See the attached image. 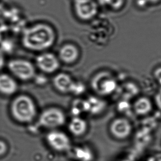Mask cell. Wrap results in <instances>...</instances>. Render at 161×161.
<instances>
[{
  "label": "cell",
  "mask_w": 161,
  "mask_h": 161,
  "mask_svg": "<svg viewBox=\"0 0 161 161\" xmlns=\"http://www.w3.org/2000/svg\"><path fill=\"white\" fill-rule=\"evenodd\" d=\"M55 33L54 29L46 24H37L25 29L23 34L22 44L31 51H43L54 44Z\"/></svg>",
  "instance_id": "6da1fadb"
},
{
  "label": "cell",
  "mask_w": 161,
  "mask_h": 161,
  "mask_svg": "<svg viewBox=\"0 0 161 161\" xmlns=\"http://www.w3.org/2000/svg\"><path fill=\"white\" fill-rule=\"evenodd\" d=\"M12 116L22 123L31 122L36 115V105L29 97L21 95L16 97L11 107Z\"/></svg>",
  "instance_id": "7a4b0ae2"
},
{
  "label": "cell",
  "mask_w": 161,
  "mask_h": 161,
  "mask_svg": "<svg viewBox=\"0 0 161 161\" xmlns=\"http://www.w3.org/2000/svg\"><path fill=\"white\" fill-rule=\"evenodd\" d=\"M91 85L94 91L101 95L111 94L117 88V83L114 77L105 72H100L94 76Z\"/></svg>",
  "instance_id": "3957f363"
},
{
  "label": "cell",
  "mask_w": 161,
  "mask_h": 161,
  "mask_svg": "<svg viewBox=\"0 0 161 161\" xmlns=\"http://www.w3.org/2000/svg\"><path fill=\"white\" fill-rule=\"evenodd\" d=\"M8 67L12 74L22 80H29L36 75L33 65L29 61L23 59L12 60L8 64Z\"/></svg>",
  "instance_id": "277c9868"
},
{
  "label": "cell",
  "mask_w": 161,
  "mask_h": 161,
  "mask_svg": "<svg viewBox=\"0 0 161 161\" xmlns=\"http://www.w3.org/2000/svg\"><path fill=\"white\" fill-rule=\"evenodd\" d=\"M65 115L63 111L58 108H49L41 114L39 123L46 128H58L63 125L65 122Z\"/></svg>",
  "instance_id": "5b68a950"
},
{
  "label": "cell",
  "mask_w": 161,
  "mask_h": 161,
  "mask_svg": "<svg viewBox=\"0 0 161 161\" xmlns=\"http://www.w3.org/2000/svg\"><path fill=\"white\" fill-rule=\"evenodd\" d=\"M74 8L80 19L90 20L96 15L98 6L94 0H75Z\"/></svg>",
  "instance_id": "8992f818"
},
{
  "label": "cell",
  "mask_w": 161,
  "mask_h": 161,
  "mask_svg": "<svg viewBox=\"0 0 161 161\" xmlns=\"http://www.w3.org/2000/svg\"><path fill=\"white\" fill-rule=\"evenodd\" d=\"M47 141L53 149L59 152L66 151L71 147V141L69 137L58 131L49 132L47 136Z\"/></svg>",
  "instance_id": "52a82bcc"
},
{
  "label": "cell",
  "mask_w": 161,
  "mask_h": 161,
  "mask_svg": "<svg viewBox=\"0 0 161 161\" xmlns=\"http://www.w3.org/2000/svg\"><path fill=\"white\" fill-rule=\"evenodd\" d=\"M111 134L118 139L127 138L132 131V126L128 119L119 118L114 119L109 126Z\"/></svg>",
  "instance_id": "ba28073f"
},
{
  "label": "cell",
  "mask_w": 161,
  "mask_h": 161,
  "mask_svg": "<svg viewBox=\"0 0 161 161\" xmlns=\"http://www.w3.org/2000/svg\"><path fill=\"white\" fill-rule=\"evenodd\" d=\"M36 63L40 70L47 74L56 71L60 66L58 58L50 53H43L39 55L36 58Z\"/></svg>",
  "instance_id": "9c48e42d"
},
{
  "label": "cell",
  "mask_w": 161,
  "mask_h": 161,
  "mask_svg": "<svg viewBox=\"0 0 161 161\" xmlns=\"http://www.w3.org/2000/svg\"><path fill=\"white\" fill-rule=\"evenodd\" d=\"M75 82L71 77L65 73H60L55 76L53 83L57 90L63 93H72Z\"/></svg>",
  "instance_id": "30bf717a"
},
{
  "label": "cell",
  "mask_w": 161,
  "mask_h": 161,
  "mask_svg": "<svg viewBox=\"0 0 161 161\" xmlns=\"http://www.w3.org/2000/svg\"><path fill=\"white\" fill-rule=\"evenodd\" d=\"M18 86L16 80L7 74H0V93L9 96L16 93Z\"/></svg>",
  "instance_id": "8fae6325"
},
{
  "label": "cell",
  "mask_w": 161,
  "mask_h": 161,
  "mask_svg": "<svg viewBox=\"0 0 161 161\" xmlns=\"http://www.w3.org/2000/svg\"><path fill=\"white\" fill-rule=\"evenodd\" d=\"M79 56L77 47L72 44H66L61 48L59 51V58L63 62L71 64L76 61Z\"/></svg>",
  "instance_id": "7c38bea8"
},
{
  "label": "cell",
  "mask_w": 161,
  "mask_h": 161,
  "mask_svg": "<svg viewBox=\"0 0 161 161\" xmlns=\"http://www.w3.org/2000/svg\"><path fill=\"white\" fill-rule=\"evenodd\" d=\"M69 131L75 136H81L87 129V124L84 119L80 116H75L69 122Z\"/></svg>",
  "instance_id": "4fadbf2b"
},
{
  "label": "cell",
  "mask_w": 161,
  "mask_h": 161,
  "mask_svg": "<svg viewBox=\"0 0 161 161\" xmlns=\"http://www.w3.org/2000/svg\"><path fill=\"white\" fill-rule=\"evenodd\" d=\"M152 103L151 101L144 97L137 99L133 105L135 112L140 115L148 114L152 109Z\"/></svg>",
  "instance_id": "5bb4252c"
},
{
  "label": "cell",
  "mask_w": 161,
  "mask_h": 161,
  "mask_svg": "<svg viewBox=\"0 0 161 161\" xmlns=\"http://www.w3.org/2000/svg\"><path fill=\"white\" fill-rule=\"evenodd\" d=\"M75 157L80 161H90L92 154L89 148L86 147H78L74 151Z\"/></svg>",
  "instance_id": "9a60e30c"
},
{
  "label": "cell",
  "mask_w": 161,
  "mask_h": 161,
  "mask_svg": "<svg viewBox=\"0 0 161 161\" xmlns=\"http://www.w3.org/2000/svg\"><path fill=\"white\" fill-rule=\"evenodd\" d=\"M86 112L85 102V101L77 100L74 101L71 108V113L75 116H79L82 113Z\"/></svg>",
  "instance_id": "2e32d148"
},
{
  "label": "cell",
  "mask_w": 161,
  "mask_h": 161,
  "mask_svg": "<svg viewBox=\"0 0 161 161\" xmlns=\"http://www.w3.org/2000/svg\"><path fill=\"white\" fill-rule=\"evenodd\" d=\"M106 5L114 9H119L123 5L124 0H103Z\"/></svg>",
  "instance_id": "e0dca14e"
},
{
  "label": "cell",
  "mask_w": 161,
  "mask_h": 161,
  "mask_svg": "<svg viewBox=\"0 0 161 161\" xmlns=\"http://www.w3.org/2000/svg\"><path fill=\"white\" fill-rule=\"evenodd\" d=\"M85 86L80 82H75L72 93L75 94H80L85 91Z\"/></svg>",
  "instance_id": "ac0fdd59"
},
{
  "label": "cell",
  "mask_w": 161,
  "mask_h": 161,
  "mask_svg": "<svg viewBox=\"0 0 161 161\" xmlns=\"http://www.w3.org/2000/svg\"><path fill=\"white\" fill-rule=\"evenodd\" d=\"M7 11L3 5L0 4V22L4 20L7 16Z\"/></svg>",
  "instance_id": "d6986e66"
},
{
  "label": "cell",
  "mask_w": 161,
  "mask_h": 161,
  "mask_svg": "<svg viewBox=\"0 0 161 161\" xmlns=\"http://www.w3.org/2000/svg\"><path fill=\"white\" fill-rule=\"evenodd\" d=\"M155 103L159 109L161 110V89L155 96Z\"/></svg>",
  "instance_id": "ffe728a7"
},
{
  "label": "cell",
  "mask_w": 161,
  "mask_h": 161,
  "mask_svg": "<svg viewBox=\"0 0 161 161\" xmlns=\"http://www.w3.org/2000/svg\"><path fill=\"white\" fill-rule=\"evenodd\" d=\"M7 150V145L5 142L0 140V156L5 154Z\"/></svg>",
  "instance_id": "44dd1931"
},
{
  "label": "cell",
  "mask_w": 161,
  "mask_h": 161,
  "mask_svg": "<svg viewBox=\"0 0 161 161\" xmlns=\"http://www.w3.org/2000/svg\"><path fill=\"white\" fill-rule=\"evenodd\" d=\"M154 77L161 85V67L158 68L154 71Z\"/></svg>",
  "instance_id": "7402d4cb"
},
{
  "label": "cell",
  "mask_w": 161,
  "mask_h": 161,
  "mask_svg": "<svg viewBox=\"0 0 161 161\" xmlns=\"http://www.w3.org/2000/svg\"><path fill=\"white\" fill-rule=\"evenodd\" d=\"M5 64V58L3 52L0 50V69H2Z\"/></svg>",
  "instance_id": "603a6c76"
},
{
  "label": "cell",
  "mask_w": 161,
  "mask_h": 161,
  "mask_svg": "<svg viewBox=\"0 0 161 161\" xmlns=\"http://www.w3.org/2000/svg\"><path fill=\"white\" fill-rule=\"evenodd\" d=\"M146 1H147V2H149L150 3H157V2H158L159 0H146Z\"/></svg>",
  "instance_id": "cb8c5ba5"
},
{
  "label": "cell",
  "mask_w": 161,
  "mask_h": 161,
  "mask_svg": "<svg viewBox=\"0 0 161 161\" xmlns=\"http://www.w3.org/2000/svg\"><path fill=\"white\" fill-rule=\"evenodd\" d=\"M1 31H0V42H1Z\"/></svg>",
  "instance_id": "d4e9b609"
}]
</instances>
